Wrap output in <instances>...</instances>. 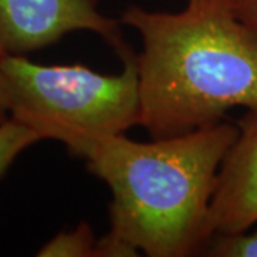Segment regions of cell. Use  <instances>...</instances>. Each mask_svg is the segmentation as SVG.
<instances>
[{
  "mask_svg": "<svg viewBox=\"0 0 257 257\" xmlns=\"http://www.w3.org/2000/svg\"><path fill=\"white\" fill-rule=\"evenodd\" d=\"M139 250L114 233L109 231L104 237L97 240L94 257H133L138 256Z\"/></svg>",
  "mask_w": 257,
  "mask_h": 257,
  "instance_id": "obj_9",
  "label": "cell"
},
{
  "mask_svg": "<svg viewBox=\"0 0 257 257\" xmlns=\"http://www.w3.org/2000/svg\"><path fill=\"white\" fill-rule=\"evenodd\" d=\"M97 240L87 223H80L72 231L62 230L37 251L39 257H94Z\"/></svg>",
  "mask_w": 257,
  "mask_h": 257,
  "instance_id": "obj_6",
  "label": "cell"
},
{
  "mask_svg": "<svg viewBox=\"0 0 257 257\" xmlns=\"http://www.w3.org/2000/svg\"><path fill=\"white\" fill-rule=\"evenodd\" d=\"M90 30L116 52L126 45L117 20L103 16L97 0H0V49L25 55L49 47L67 33Z\"/></svg>",
  "mask_w": 257,
  "mask_h": 257,
  "instance_id": "obj_4",
  "label": "cell"
},
{
  "mask_svg": "<svg viewBox=\"0 0 257 257\" xmlns=\"http://www.w3.org/2000/svg\"><path fill=\"white\" fill-rule=\"evenodd\" d=\"M117 53L123 70L110 76L83 64L45 66L3 53L0 74L10 117L86 160L101 140L123 135L140 120L136 56L128 46Z\"/></svg>",
  "mask_w": 257,
  "mask_h": 257,
  "instance_id": "obj_3",
  "label": "cell"
},
{
  "mask_svg": "<svg viewBox=\"0 0 257 257\" xmlns=\"http://www.w3.org/2000/svg\"><path fill=\"white\" fill-rule=\"evenodd\" d=\"M239 127L216 123L140 143L117 135L86 157L110 187V231L150 257L204 254L221 162Z\"/></svg>",
  "mask_w": 257,
  "mask_h": 257,
  "instance_id": "obj_2",
  "label": "cell"
},
{
  "mask_svg": "<svg viewBox=\"0 0 257 257\" xmlns=\"http://www.w3.org/2000/svg\"><path fill=\"white\" fill-rule=\"evenodd\" d=\"M204 254L216 257H257V230L231 234H214Z\"/></svg>",
  "mask_w": 257,
  "mask_h": 257,
  "instance_id": "obj_8",
  "label": "cell"
},
{
  "mask_svg": "<svg viewBox=\"0 0 257 257\" xmlns=\"http://www.w3.org/2000/svg\"><path fill=\"white\" fill-rule=\"evenodd\" d=\"M121 23L143 40L139 126L153 139L216 124L231 107L257 109V32L229 0H189L177 13L130 6Z\"/></svg>",
  "mask_w": 257,
  "mask_h": 257,
  "instance_id": "obj_1",
  "label": "cell"
},
{
  "mask_svg": "<svg viewBox=\"0 0 257 257\" xmlns=\"http://www.w3.org/2000/svg\"><path fill=\"white\" fill-rule=\"evenodd\" d=\"M233 13L257 32V0H229Z\"/></svg>",
  "mask_w": 257,
  "mask_h": 257,
  "instance_id": "obj_10",
  "label": "cell"
},
{
  "mask_svg": "<svg viewBox=\"0 0 257 257\" xmlns=\"http://www.w3.org/2000/svg\"><path fill=\"white\" fill-rule=\"evenodd\" d=\"M40 138L33 130H30L15 119H8L0 123V177L6 173V170L16 157L26 149L37 143Z\"/></svg>",
  "mask_w": 257,
  "mask_h": 257,
  "instance_id": "obj_7",
  "label": "cell"
},
{
  "mask_svg": "<svg viewBox=\"0 0 257 257\" xmlns=\"http://www.w3.org/2000/svg\"><path fill=\"white\" fill-rule=\"evenodd\" d=\"M5 52L0 49V57ZM10 119L9 114V107H8V99H6V94H5V87H3V80H2V74H0V123L2 121H6Z\"/></svg>",
  "mask_w": 257,
  "mask_h": 257,
  "instance_id": "obj_11",
  "label": "cell"
},
{
  "mask_svg": "<svg viewBox=\"0 0 257 257\" xmlns=\"http://www.w3.org/2000/svg\"><path fill=\"white\" fill-rule=\"evenodd\" d=\"M237 127L211 197L213 236L247 231L257 223V109L248 110Z\"/></svg>",
  "mask_w": 257,
  "mask_h": 257,
  "instance_id": "obj_5",
  "label": "cell"
}]
</instances>
